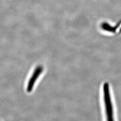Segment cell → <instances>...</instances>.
I'll list each match as a JSON object with an SVG mask.
<instances>
[{"mask_svg":"<svg viewBox=\"0 0 121 121\" xmlns=\"http://www.w3.org/2000/svg\"><path fill=\"white\" fill-rule=\"evenodd\" d=\"M103 94L106 121H114L113 108L111 97L109 85L107 82L104 83L103 85Z\"/></svg>","mask_w":121,"mask_h":121,"instance_id":"cell-1","label":"cell"},{"mask_svg":"<svg viewBox=\"0 0 121 121\" xmlns=\"http://www.w3.org/2000/svg\"><path fill=\"white\" fill-rule=\"evenodd\" d=\"M43 70V69L42 66H38L35 69L28 83L27 90L28 92H30L32 90L36 79L38 78L39 75L42 72Z\"/></svg>","mask_w":121,"mask_h":121,"instance_id":"cell-2","label":"cell"}]
</instances>
